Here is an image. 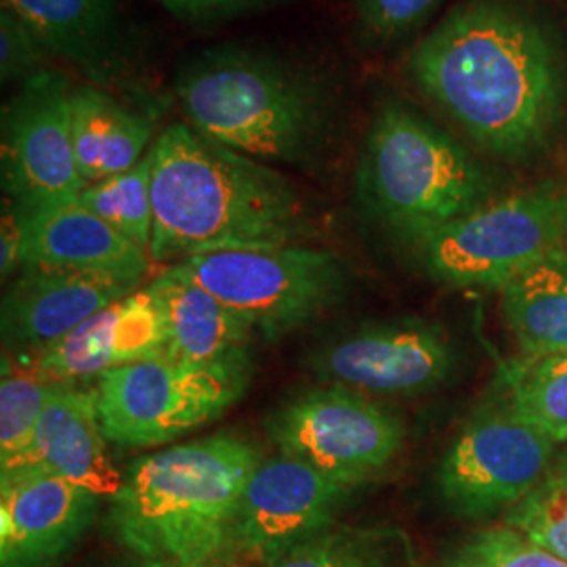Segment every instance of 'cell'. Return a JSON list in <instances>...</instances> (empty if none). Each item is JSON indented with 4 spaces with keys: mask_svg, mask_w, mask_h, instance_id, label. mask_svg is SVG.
<instances>
[{
    "mask_svg": "<svg viewBox=\"0 0 567 567\" xmlns=\"http://www.w3.org/2000/svg\"><path fill=\"white\" fill-rule=\"evenodd\" d=\"M416 86L487 152L519 161L561 121L566 76L547 28L508 0L456 7L410 58Z\"/></svg>",
    "mask_w": 567,
    "mask_h": 567,
    "instance_id": "obj_1",
    "label": "cell"
},
{
    "mask_svg": "<svg viewBox=\"0 0 567 567\" xmlns=\"http://www.w3.org/2000/svg\"><path fill=\"white\" fill-rule=\"evenodd\" d=\"M152 261L301 244L311 219L297 187L261 161L238 154L177 122L150 147Z\"/></svg>",
    "mask_w": 567,
    "mask_h": 567,
    "instance_id": "obj_2",
    "label": "cell"
},
{
    "mask_svg": "<svg viewBox=\"0 0 567 567\" xmlns=\"http://www.w3.org/2000/svg\"><path fill=\"white\" fill-rule=\"evenodd\" d=\"M259 463V450L231 433L143 456L110 501L107 527L143 559L224 567L236 508Z\"/></svg>",
    "mask_w": 567,
    "mask_h": 567,
    "instance_id": "obj_3",
    "label": "cell"
},
{
    "mask_svg": "<svg viewBox=\"0 0 567 567\" xmlns=\"http://www.w3.org/2000/svg\"><path fill=\"white\" fill-rule=\"evenodd\" d=\"M177 97L187 124L200 135L267 163L311 161L332 121L324 82L238 47L206 51L183 68Z\"/></svg>",
    "mask_w": 567,
    "mask_h": 567,
    "instance_id": "obj_4",
    "label": "cell"
},
{
    "mask_svg": "<svg viewBox=\"0 0 567 567\" xmlns=\"http://www.w3.org/2000/svg\"><path fill=\"white\" fill-rule=\"evenodd\" d=\"M484 168L461 143L400 103H385L368 131L358 171L365 210L419 243L487 203Z\"/></svg>",
    "mask_w": 567,
    "mask_h": 567,
    "instance_id": "obj_5",
    "label": "cell"
},
{
    "mask_svg": "<svg viewBox=\"0 0 567 567\" xmlns=\"http://www.w3.org/2000/svg\"><path fill=\"white\" fill-rule=\"evenodd\" d=\"M171 267L215 295L257 339L267 341L311 324L347 290L343 261L303 244L203 252Z\"/></svg>",
    "mask_w": 567,
    "mask_h": 567,
    "instance_id": "obj_6",
    "label": "cell"
},
{
    "mask_svg": "<svg viewBox=\"0 0 567 567\" xmlns=\"http://www.w3.org/2000/svg\"><path fill=\"white\" fill-rule=\"evenodd\" d=\"M426 274L458 288H498L567 248V189L540 185L487 200L412 244Z\"/></svg>",
    "mask_w": 567,
    "mask_h": 567,
    "instance_id": "obj_7",
    "label": "cell"
},
{
    "mask_svg": "<svg viewBox=\"0 0 567 567\" xmlns=\"http://www.w3.org/2000/svg\"><path fill=\"white\" fill-rule=\"evenodd\" d=\"M250 370L204 368L166 353L97 377L103 435L124 447L163 446L236 404Z\"/></svg>",
    "mask_w": 567,
    "mask_h": 567,
    "instance_id": "obj_8",
    "label": "cell"
},
{
    "mask_svg": "<svg viewBox=\"0 0 567 567\" xmlns=\"http://www.w3.org/2000/svg\"><path fill=\"white\" fill-rule=\"evenodd\" d=\"M267 433L280 454L353 487L386 468L405 440L398 414L341 385L290 398L267 421Z\"/></svg>",
    "mask_w": 567,
    "mask_h": 567,
    "instance_id": "obj_9",
    "label": "cell"
},
{
    "mask_svg": "<svg viewBox=\"0 0 567 567\" xmlns=\"http://www.w3.org/2000/svg\"><path fill=\"white\" fill-rule=\"evenodd\" d=\"M555 446L503 393L482 405L447 447L437 468L440 494L454 513L471 519L508 511L543 482Z\"/></svg>",
    "mask_w": 567,
    "mask_h": 567,
    "instance_id": "obj_10",
    "label": "cell"
},
{
    "mask_svg": "<svg viewBox=\"0 0 567 567\" xmlns=\"http://www.w3.org/2000/svg\"><path fill=\"white\" fill-rule=\"evenodd\" d=\"M355 489L286 454L261 458L236 508L224 567L269 566L334 527Z\"/></svg>",
    "mask_w": 567,
    "mask_h": 567,
    "instance_id": "obj_11",
    "label": "cell"
},
{
    "mask_svg": "<svg viewBox=\"0 0 567 567\" xmlns=\"http://www.w3.org/2000/svg\"><path fill=\"white\" fill-rule=\"evenodd\" d=\"M72 91L58 70L21 82L2 107V187L25 210L79 200L81 177L72 140Z\"/></svg>",
    "mask_w": 567,
    "mask_h": 567,
    "instance_id": "obj_12",
    "label": "cell"
},
{
    "mask_svg": "<svg viewBox=\"0 0 567 567\" xmlns=\"http://www.w3.org/2000/svg\"><path fill=\"white\" fill-rule=\"evenodd\" d=\"M456 351L440 326L423 320L362 326L328 341L313 370L328 385L360 393L419 395L446 383Z\"/></svg>",
    "mask_w": 567,
    "mask_h": 567,
    "instance_id": "obj_13",
    "label": "cell"
},
{
    "mask_svg": "<svg viewBox=\"0 0 567 567\" xmlns=\"http://www.w3.org/2000/svg\"><path fill=\"white\" fill-rule=\"evenodd\" d=\"M103 498L37 471L0 475V567H58L93 526Z\"/></svg>",
    "mask_w": 567,
    "mask_h": 567,
    "instance_id": "obj_14",
    "label": "cell"
},
{
    "mask_svg": "<svg viewBox=\"0 0 567 567\" xmlns=\"http://www.w3.org/2000/svg\"><path fill=\"white\" fill-rule=\"evenodd\" d=\"M142 284L110 274L25 265L2 297L4 347L11 355H37Z\"/></svg>",
    "mask_w": 567,
    "mask_h": 567,
    "instance_id": "obj_15",
    "label": "cell"
},
{
    "mask_svg": "<svg viewBox=\"0 0 567 567\" xmlns=\"http://www.w3.org/2000/svg\"><path fill=\"white\" fill-rule=\"evenodd\" d=\"M37 471L84 487L103 501H112L122 487L121 471L107 454L95 386H61L42 412L32 444L20 461L2 473Z\"/></svg>",
    "mask_w": 567,
    "mask_h": 567,
    "instance_id": "obj_16",
    "label": "cell"
},
{
    "mask_svg": "<svg viewBox=\"0 0 567 567\" xmlns=\"http://www.w3.org/2000/svg\"><path fill=\"white\" fill-rule=\"evenodd\" d=\"M163 313L147 286L110 305L37 355H21L53 381L76 383L84 377L135 364L164 353Z\"/></svg>",
    "mask_w": 567,
    "mask_h": 567,
    "instance_id": "obj_17",
    "label": "cell"
},
{
    "mask_svg": "<svg viewBox=\"0 0 567 567\" xmlns=\"http://www.w3.org/2000/svg\"><path fill=\"white\" fill-rule=\"evenodd\" d=\"M23 267L41 265L74 271L110 274L143 282L152 257L81 200L21 208Z\"/></svg>",
    "mask_w": 567,
    "mask_h": 567,
    "instance_id": "obj_18",
    "label": "cell"
},
{
    "mask_svg": "<svg viewBox=\"0 0 567 567\" xmlns=\"http://www.w3.org/2000/svg\"><path fill=\"white\" fill-rule=\"evenodd\" d=\"M145 286L163 313L166 355L204 368L250 370L257 334L236 311L173 267Z\"/></svg>",
    "mask_w": 567,
    "mask_h": 567,
    "instance_id": "obj_19",
    "label": "cell"
},
{
    "mask_svg": "<svg viewBox=\"0 0 567 567\" xmlns=\"http://www.w3.org/2000/svg\"><path fill=\"white\" fill-rule=\"evenodd\" d=\"M154 121L95 86L72 91V140L84 183L124 173L145 158Z\"/></svg>",
    "mask_w": 567,
    "mask_h": 567,
    "instance_id": "obj_20",
    "label": "cell"
},
{
    "mask_svg": "<svg viewBox=\"0 0 567 567\" xmlns=\"http://www.w3.org/2000/svg\"><path fill=\"white\" fill-rule=\"evenodd\" d=\"M58 53L91 74L110 70L118 42V0H2Z\"/></svg>",
    "mask_w": 567,
    "mask_h": 567,
    "instance_id": "obj_21",
    "label": "cell"
},
{
    "mask_svg": "<svg viewBox=\"0 0 567 567\" xmlns=\"http://www.w3.org/2000/svg\"><path fill=\"white\" fill-rule=\"evenodd\" d=\"M503 313L526 358L567 353V248L503 290Z\"/></svg>",
    "mask_w": 567,
    "mask_h": 567,
    "instance_id": "obj_22",
    "label": "cell"
},
{
    "mask_svg": "<svg viewBox=\"0 0 567 567\" xmlns=\"http://www.w3.org/2000/svg\"><path fill=\"white\" fill-rule=\"evenodd\" d=\"M28 358L4 353L0 381V471L16 465L32 444L44 408L61 386Z\"/></svg>",
    "mask_w": 567,
    "mask_h": 567,
    "instance_id": "obj_23",
    "label": "cell"
},
{
    "mask_svg": "<svg viewBox=\"0 0 567 567\" xmlns=\"http://www.w3.org/2000/svg\"><path fill=\"white\" fill-rule=\"evenodd\" d=\"M503 393L529 425L567 442V353L522 358L503 368Z\"/></svg>",
    "mask_w": 567,
    "mask_h": 567,
    "instance_id": "obj_24",
    "label": "cell"
},
{
    "mask_svg": "<svg viewBox=\"0 0 567 567\" xmlns=\"http://www.w3.org/2000/svg\"><path fill=\"white\" fill-rule=\"evenodd\" d=\"M405 538L383 527H330L265 567H398Z\"/></svg>",
    "mask_w": 567,
    "mask_h": 567,
    "instance_id": "obj_25",
    "label": "cell"
},
{
    "mask_svg": "<svg viewBox=\"0 0 567 567\" xmlns=\"http://www.w3.org/2000/svg\"><path fill=\"white\" fill-rule=\"evenodd\" d=\"M89 210L116 227L122 236L150 252L154 234V200H152V158L145 154L142 163L97 183H89L79 196Z\"/></svg>",
    "mask_w": 567,
    "mask_h": 567,
    "instance_id": "obj_26",
    "label": "cell"
},
{
    "mask_svg": "<svg viewBox=\"0 0 567 567\" xmlns=\"http://www.w3.org/2000/svg\"><path fill=\"white\" fill-rule=\"evenodd\" d=\"M505 526L567 561V463L548 468L543 482L508 508Z\"/></svg>",
    "mask_w": 567,
    "mask_h": 567,
    "instance_id": "obj_27",
    "label": "cell"
},
{
    "mask_svg": "<svg viewBox=\"0 0 567 567\" xmlns=\"http://www.w3.org/2000/svg\"><path fill=\"white\" fill-rule=\"evenodd\" d=\"M440 567H567V561L517 529L501 526L471 534L447 553Z\"/></svg>",
    "mask_w": 567,
    "mask_h": 567,
    "instance_id": "obj_28",
    "label": "cell"
},
{
    "mask_svg": "<svg viewBox=\"0 0 567 567\" xmlns=\"http://www.w3.org/2000/svg\"><path fill=\"white\" fill-rule=\"evenodd\" d=\"M47 47L39 34L16 11L2 4L0 11V76L2 82L30 79L42 72Z\"/></svg>",
    "mask_w": 567,
    "mask_h": 567,
    "instance_id": "obj_29",
    "label": "cell"
},
{
    "mask_svg": "<svg viewBox=\"0 0 567 567\" xmlns=\"http://www.w3.org/2000/svg\"><path fill=\"white\" fill-rule=\"evenodd\" d=\"M440 0H358V16L377 37H398L419 25Z\"/></svg>",
    "mask_w": 567,
    "mask_h": 567,
    "instance_id": "obj_30",
    "label": "cell"
},
{
    "mask_svg": "<svg viewBox=\"0 0 567 567\" xmlns=\"http://www.w3.org/2000/svg\"><path fill=\"white\" fill-rule=\"evenodd\" d=\"M173 18L196 23V25H210L224 23L246 16L250 11L261 9L269 0H156Z\"/></svg>",
    "mask_w": 567,
    "mask_h": 567,
    "instance_id": "obj_31",
    "label": "cell"
},
{
    "mask_svg": "<svg viewBox=\"0 0 567 567\" xmlns=\"http://www.w3.org/2000/svg\"><path fill=\"white\" fill-rule=\"evenodd\" d=\"M23 267V219L18 204L4 203L0 227V271L2 280L20 274Z\"/></svg>",
    "mask_w": 567,
    "mask_h": 567,
    "instance_id": "obj_32",
    "label": "cell"
},
{
    "mask_svg": "<svg viewBox=\"0 0 567 567\" xmlns=\"http://www.w3.org/2000/svg\"><path fill=\"white\" fill-rule=\"evenodd\" d=\"M122 567H177L175 564H168V561H161V559H143L140 557L137 561H133V564H128V566Z\"/></svg>",
    "mask_w": 567,
    "mask_h": 567,
    "instance_id": "obj_33",
    "label": "cell"
},
{
    "mask_svg": "<svg viewBox=\"0 0 567 567\" xmlns=\"http://www.w3.org/2000/svg\"><path fill=\"white\" fill-rule=\"evenodd\" d=\"M177 567H221L217 566V564H183V566Z\"/></svg>",
    "mask_w": 567,
    "mask_h": 567,
    "instance_id": "obj_34",
    "label": "cell"
}]
</instances>
